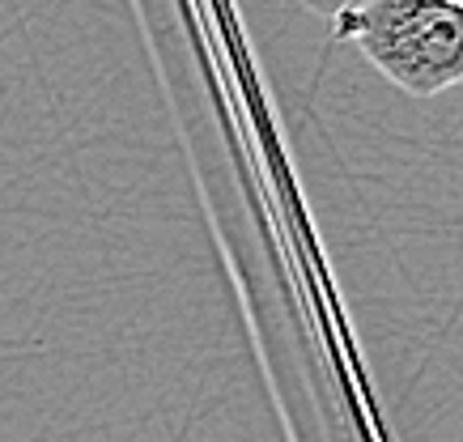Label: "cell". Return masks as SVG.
<instances>
[{"label": "cell", "mask_w": 463, "mask_h": 442, "mask_svg": "<svg viewBox=\"0 0 463 442\" xmlns=\"http://www.w3.org/2000/svg\"><path fill=\"white\" fill-rule=\"evenodd\" d=\"M332 26L412 99L463 81V5L455 0H365Z\"/></svg>", "instance_id": "obj_1"}, {"label": "cell", "mask_w": 463, "mask_h": 442, "mask_svg": "<svg viewBox=\"0 0 463 442\" xmlns=\"http://www.w3.org/2000/svg\"><path fill=\"white\" fill-rule=\"evenodd\" d=\"M310 14H319V17H327V22H336V17H345V14H353V9H362L365 0H302Z\"/></svg>", "instance_id": "obj_2"}, {"label": "cell", "mask_w": 463, "mask_h": 442, "mask_svg": "<svg viewBox=\"0 0 463 442\" xmlns=\"http://www.w3.org/2000/svg\"><path fill=\"white\" fill-rule=\"evenodd\" d=\"M455 5H463V0H455Z\"/></svg>", "instance_id": "obj_3"}]
</instances>
